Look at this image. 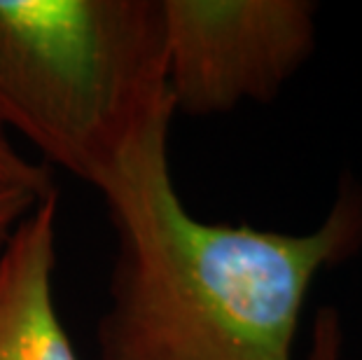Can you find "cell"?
Instances as JSON below:
<instances>
[{"instance_id": "cell-1", "label": "cell", "mask_w": 362, "mask_h": 360, "mask_svg": "<svg viewBox=\"0 0 362 360\" xmlns=\"http://www.w3.org/2000/svg\"><path fill=\"white\" fill-rule=\"evenodd\" d=\"M171 122H152L98 190L117 234L98 360H292L313 281L362 250V185L344 175L306 234L204 222L175 192Z\"/></svg>"}, {"instance_id": "cell-2", "label": "cell", "mask_w": 362, "mask_h": 360, "mask_svg": "<svg viewBox=\"0 0 362 360\" xmlns=\"http://www.w3.org/2000/svg\"><path fill=\"white\" fill-rule=\"evenodd\" d=\"M161 115V0H0V132L101 190Z\"/></svg>"}, {"instance_id": "cell-3", "label": "cell", "mask_w": 362, "mask_h": 360, "mask_svg": "<svg viewBox=\"0 0 362 360\" xmlns=\"http://www.w3.org/2000/svg\"><path fill=\"white\" fill-rule=\"evenodd\" d=\"M173 110L208 117L272 103L315 50L311 0H161Z\"/></svg>"}, {"instance_id": "cell-4", "label": "cell", "mask_w": 362, "mask_h": 360, "mask_svg": "<svg viewBox=\"0 0 362 360\" xmlns=\"http://www.w3.org/2000/svg\"><path fill=\"white\" fill-rule=\"evenodd\" d=\"M57 220L52 192L0 248V360H80L54 302Z\"/></svg>"}, {"instance_id": "cell-5", "label": "cell", "mask_w": 362, "mask_h": 360, "mask_svg": "<svg viewBox=\"0 0 362 360\" xmlns=\"http://www.w3.org/2000/svg\"><path fill=\"white\" fill-rule=\"evenodd\" d=\"M0 180L33 190V192L40 197L57 192V185H54L49 168L45 164L30 162L24 155H19L17 148L7 141L5 132H0Z\"/></svg>"}, {"instance_id": "cell-6", "label": "cell", "mask_w": 362, "mask_h": 360, "mask_svg": "<svg viewBox=\"0 0 362 360\" xmlns=\"http://www.w3.org/2000/svg\"><path fill=\"white\" fill-rule=\"evenodd\" d=\"M341 358H344L341 313L334 306H322L313 318L309 351H306L304 360H341Z\"/></svg>"}, {"instance_id": "cell-7", "label": "cell", "mask_w": 362, "mask_h": 360, "mask_svg": "<svg viewBox=\"0 0 362 360\" xmlns=\"http://www.w3.org/2000/svg\"><path fill=\"white\" fill-rule=\"evenodd\" d=\"M40 199L42 197L35 194L33 190L0 180V248L5 246L10 234L17 229L19 222L35 209V204L40 202Z\"/></svg>"}]
</instances>
